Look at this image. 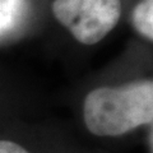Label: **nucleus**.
<instances>
[{
    "label": "nucleus",
    "instance_id": "f257e3e1",
    "mask_svg": "<svg viewBox=\"0 0 153 153\" xmlns=\"http://www.w3.org/2000/svg\"><path fill=\"white\" fill-rule=\"evenodd\" d=\"M83 120L97 137H120L153 121V82L139 79L103 85L87 94Z\"/></svg>",
    "mask_w": 153,
    "mask_h": 153
},
{
    "label": "nucleus",
    "instance_id": "f03ea898",
    "mask_svg": "<svg viewBox=\"0 0 153 153\" xmlns=\"http://www.w3.org/2000/svg\"><path fill=\"white\" fill-rule=\"evenodd\" d=\"M52 13L78 42L94 45L117 25L121 0H54Z\"/></svg>",
    "mask_w": 153,
    "mask_h": 153
},
{
    "label": "nucleus",
    "instance_id": "7ed1b4c3",
    "mask_svg": "<svg viewBox=\"0 0 153 153\" xmlns=\"http://www.w3.org/2000/svg\"><path fill=\"white\" fill-rule=\"evenodd\" d=\"M27 7V0H0V36L16 30L26 16Z\"/></svg>",
    "mask_w": 153,
    "mask_h": 153
},
{
    "label": "nucleus",
    "instance_id": "20e7f679",
    "mask_svg": "<svg viewBox=\"0 0 153 153\" xmlns=\"http://www.w3.org/2000/svg\"><path fill=\"white\" fill-rule=\"evenodd\" d=\"M133 26L137 32L152 41L153 38V0H142L134 8L131 16Z\"/></svg>",
    "mask_w": 153,
    "mask_h": 153
},
{
    "label": "nucleus",
    "instance_id": "39448f33",
    "mask_svg": "<svg viewBox=\"0 0 153 153\" xmlns=\"http://www.w3.org/2000/svg\"><path fill=\"white\" fill-rule=\"evenodd\" d=\"M0 153H30V152L13 140H0Z\"/></svg>",
    "mask_w": 153,
    "mask_h": 153
}]
</instances>
